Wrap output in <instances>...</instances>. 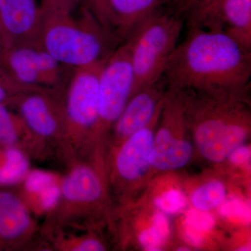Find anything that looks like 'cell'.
Wrapping results in <instances>:
<instances>
[{
    "label": "cell",
    "instance_id": "obj_1",
    "mask_svg": "<svg viewBox=\"0 0 251 251\" xmlns=\"http://www.w3.org/2000/svg\"><path fill=\"white\" fill-rule=\"evenodd\" d=\"M251 50L221 31L190 27L163 71L166 88L230 89L250 87Z\"/></svg>",
    "mask_w": 251,
    "mask_h": 251
},
{
    "label": "cell",
    "instance_id": "obj_2",
    "mask_svg": "<svg viewBox=\"0 0 251 251\" xmlns=\"http://www.w3.org/2000/svg\"><path fill=\"white\" fill-rule=\"evenodd\" d=\"M173 91L184 110L196 148L205 159L223 163L245 144L251 130L249 89Z\"/></svg>",
    "mask_w": 251,
    "mask_h": 251
},
{
    "label": "cell",
    "instance_id": "obj_3",
    "mask_svg": "<svg viewBox=\"0 0 251 251\" xmlns=\"http://www.w3.org/2000/svg\"><path fill=\"white\" fill-rule=\"evenodd\" d=\"M67 168L61 178L58 202L41 224L44 241L58 229L100 230L113 216V202L103 173L87 162Z\"/></svg>",
    "mask_w": 251,
    "mask_h": 251
},
{
    "label": "cell",
    "instance_id": "obj_4",
    "mask_svg": "<svg viewBox=\"0 0 251 251\" xmlns=\"http://www.w3.org/2000/svg\"><path fill=\"white\" fill-rule=\"evenodd\" d=\"M41 42L54 59L69 67H85L106 60L115 51V34L104 29L87 5L80 15L42 12Z\"/></svg>",
    "mask_w": 251,
    "mask_h": 251
},
{
    "label": "cell",
    "instance_id": "obj_5",
    "mask_svg": "<svg viewBox=\"0 0 251 251\" xmlns=\"http://www.w3.org/2000/svg\"><path fill=\"white\" fill-rule=\"evenodd\" d=\"M106 61L76 68L68 85L62 162L67 167L76 162H87L103 171L97 153V128L99 76Z\"/></svg>",
    "mask_w": 251,
    "mask_h": 251
},
{
    "label": "cell",
    "instance_id": "obj_6",
    "mask_svg": "<svg viewBox=\"0 0 251 251\" xmlns=\"http://www.w3.org/2000/svg\"><path fill=\"white\" fill-rule=\"evenodd\" d=\"M183 22L177 14L160 11L148 18L129 36L133 72L132 96L160 80L178 44Z\"/></svg>",
    "mask_w": 251,
    "mask_h": 251
},
{
    "label": "cell",
    "instance_id": "obj_7",
    "mask_svg": "<svg viewBox=\"0 0 251 251\" xmlns=\"http://www.w3.org/2000/svg\"><path fill=\"white\" fill-rule=\"evenodd\" d=\"M64 92H32L23 94L11 105L17 109L34 143L33 159L47 160L56 157L63 162L67 115Z\"/></svg>",
    "mask_w": 251,
    "mask_h": 251
},
{
    "label": "cell",
    "instance_id": "obj_8",
    "mask_svg": "<svg viewBox=\"0 0 251 251\" xmlns=\"http://www.w3.org/2000/svg\"><path fill=\"white\" fill-rule=\"evenodd\" d=\"M161 108L146 127L130 135L107 158L109 193L120 208L129 204L135 191L152 171L150 156Z\"/></svg>",
    "mask_w": 251,
    "mask_h": 251
},
{
    "label": "cell",
    "instance_id": "obj_9",
    "mask_svg": "<svg viewBox=\"0 0 251 251\" xmlns=\"http://www.w3.org/2000/svg\"><path fill=\"white\" fill-rule=\"evenodd\" d=\"M130 38L107 59L99 80L97 153L100 166L105 164V146L114 124L128 103L133 87Z\"/></svg>",
    "mask_w": 251,
    "mask_h": 251
},
{
    "label": "cell",
    "instance_id": "obj_10",
    "mask_svg": "<svg viewBox=\"0 0 251 251\" xmlns=\"http://www.w3.org/2000/svg\"><path fill=\"white\" fill-rule=\"evenodd\" d=\"M159 120L150 153V166L152 171H177L191 161L193 148L186 137L189 128L184 110L173 91L166 90Z\"/></svg>",
    "mask_w": 251,
    "mask_h": 251
},
{
    "label": "cell",
    "instance_id": "obj_11",
    "mask_svg": "<svg viewBox=\"0 0 251 251\" xmlns=\"http://www.w3.org/2000/svg\"><path fill=\"white\" fill-rule=\"evenodd\" d=\"M2 64L27 85L66 91L75 68L63 64L41 44L15 46L3 51Z\"/></svg>",
    "mask_w": 251,
    "mask_h": 251
},
{
    "label": "cell",
    "instance_id": "obj_12",
    "mask_svg": "<svg viewBox=\"0 0 251 251\" xmlns=\"http://www.w3.org/2000/svg\"><path fill=\"white\" fill-rule=\"evenodd\" d=\"M48 250L41 225L16 187H0V251Z\"/></svg>",
    "mask_w": 251,
    "mask_h": 251
},
{
    "label": "cell",
    "instance_id": "obj_13",
    "mask_svg": "<svg viewBox=\"0 0 251 251\" xmlns=\"http://www.w3.org/2000/svg\"><path fill=\"white\" fill-rule=\"evenodd\" d=\"M188 14V27L221 31L251 50V0H216Z\"/></svg>",
    "mask_w": 251,
    "mask_h": 251
},
{
    "label": "cell",
    "instance_id": "obj_14",
    "mask_svg": "<svg viewBox=\"0 0 251 251\" xmlns=\"http://www.w3.org/2000/svg\"><path fill=\"white\" fill-rule=\"evenodd\" d=\"M166 88L161 77L130 97L109 133L105 146V163L117 147L151 122L163 105Z\"/></svg>",
    "mask_w": 251,
    "mask_h": 251
},
{
    "label": "cell",
    "instance_id": "obj_15",
    "mask_svg": "<svg viewBox=\"0 0 251 251\" xmlns=\"http://www.w3.org/2000/svg\"><path fill=\"white\" fill-rule=\"evenodd\" d=\"M0 24L3 51L41 44L42 13L37 0H0Z\"/></svg>",
    "mask_w": 251,
    "mask_h": 251
},
{
    "label": "cell",
    "instance_id": "obj_16",
    "mask_svg": "<svg viewBox=\"0 0 251 251\" xmlns=\"http://www.w3.org/2000/svg\"><path fill=\"white\" fill-rule=\"evenodd\" d=\"M62 176L54 172L32 169L16 186L20 196L36 218L53 209L60 196Z\"/></svg>",
    "mask_w": 251,
    "mask_h": 251
},
{
    "label": "cell",
    "instance_id": "obj_17",
    "mask_svg": "<svg viewBox=\"0 0 251 251\" xmlns=\"http://www.w3.org/2000/svg\"><path fill=\"white\" fill-rule=\"evenodd\" d=\"M166 0H110L115 20V34L128 39L148 18L159 11Z\"/></svg>",
    "mask_w": 251,
    "mask_h": 251
},
{
    "label": "cell",
    "instance_id": "obj_18",
    "mask_svg": "<svg viewBox=\"0 0 251 251\" xmlns=\"http://www.w3.org/2000/svg\"><path fill=\"white\" fill-rule=\"evenodd\" d=\"M99 231L58 229L48 236L45 241L49 251H106V244L99 235Z\"/></svg>",
    "mask_w": 251,
    "mask_h": 251
},
{
    "label": "cell",
    "instance_id": "obj_19",
    "mask_svg": "<svg viewBox=\"0 0 251 251\" xmlns=\"http://www.w3.org/2000/svg\"><path fill=\"white\" fill-rule=\"evenodd\" d=\"M0 145L17 147L34 157V143L30 130L19 114L0 103Z\"/></svg>",
    "mask_w": 251,
    "mask_h": 251
},
{
    "label": "cell",
    "instance_id": "obj_20",
    "mask_svg": "<svg viewBox=\"0 0 251 251\" xmlns=\"http://www.w3.org/2000/svg\"><path fill=\"white\" fill-rule=\"evenodd\" d=\"M31 169V158L24 150L0 145V187H16Z\"/></svg>",
    "mask_w": 251,
    "mask_h": 251
},
{
    "label": "cell",
    "instance_id": "obj_21",
    "mask_svg": "<svg viewBox=\"0 0 251 251\" xmlns=\"http://www.w3.org/2000/svg\"><path fill=\"white\" fill-rule=\"evenodd\" d=\"M169 216L157 211L148 227L140 230L137 236L138 244L143 250L161 251L171 236Z\"/></svg>",
    "mask_w": 251,
    "mask_h": 251
},
{
    "label": "cell",
    "instance_id": "obj_22",
    "mask_svg": "<svg viewBox=\"0 0 251 251\" xmlns=\"http://www.w3.org/2000/svg\"><path fill=\"white\" fill-rule=\"evenodd\" d=\"M227 196V188L224 181L212 179L195 188L190 201L194 209L209 212L219 208Z\"/></svg>",
    "mask_w": 251,
    "mask_h": 251
},
{
    "label": "cell",
    "instance_id": "obj_23",
    "mask_svg": "<svg viewBox=\"0 0 251 251\" xmlns=\"http://www.w3.org/2000/svg\"><path fill=\"white\" fill-rule=\"evenodd\" d=\"M64 92L65 91L44 88L23 83L15 77L3 64H0V103L4 104L7 107H10L13 102L23 94L32 92L56 93Z\"/></svg>",
    "mask_w": 251,
    "mask_h": 251
},
{
    "label": "cell",
    "instance_id": "obj_24",
    "mask_svg": "<svg viewBox=\"0 0 251 251\" xmlns=\"http://www.w3.org/2000/svg\"><path fill=\"white\" fill-rule=\"evenodd\" d=\"M153 203L157 211L168 216L176 215L186 209L188 199L179 188H170L157 194Z\"/></svg>",
    "mask_w": 251,
    "mask_h": 251
},
{
    "label": "cell",
    "instance_id": "obj_25",
    "mask_svg": "<svg viewBox=\"0 0 251 251\" xmlns=\"http://www.w3.org/2000/svg\"><path fill=\"white\" fill-rule=\"evenodd\" d=\"M215 217L208 212L198 209H190L186 213L184 219L185 228L205 237L215 227Z\"/></svg>",
    "mask_w": 251,
    "mask_h": 251
},
{
    "label": "cell",
    "instance_id": "obj_26",
    "mask_svg": "<svg viewBox=\"0 0 251 251\" xmlns=\"http://www.w3.org/2000/svg\"><path fill=\"white\" fill-rule=\"evenodd\" d=\"M85 1L86 5L104 29L116 36L115 16L112 12L110 0H85Z\"/></svg>",
    "mask_w": 251,
    "mask_h": 251
},
{
    "label": "cell",
    "instance_id": "obj_27",
    "mask_svg": "<svg viewBox=\"0 0 251 251\" xmlns=\"http://www.w3.org/2000/svg\"><path fill=\"white\" fill-rule=\"evenodd\" d=\"M218 209L220 214L227 219L243 223L250 221V208L239 198H227Z\"/></svg>",
    "mask_w": 251,
    "mask_h": 251
},
{
    "label": "cell",
    "instance_id": "obj_28",
    "mask_svg": "<svg viewBox=\"0 0 251 251\" xmlns=\"http://www.w3.org/2000/svg\"><path fill=\"white\" fill-rule=\"evenodd\" d=\"M82 0H41V9L46 11L73 13Z\"/></svg>",
    "mask_w": 251,
    "mask_h": 251
},
{
    "label": "cell",
    "instance_id": "obj_29",
    "mask_svg": "<svg viewBox=\"0 0 251 251\" xmlns=\"http://www.w3.org/2000/svg\"><path fill=\"white\" fill-rule=\"evenodd\" d=\"M226 161H228L232 166L236 168L249 166L251 161L250 147L245 144L241 145L229 155Z\"/></svg>",
    "mask_w": 251,
    "mask_h": 251
},
{
    "label": "cell",
    "instance_id": "obj_30",
    "mask_svg": "<svg viewBox=\"0 0 251 251\" xmlns=\"http://www.w3.org/2000/svg\"><path fill=\"white\" fill-rule=\"evenodd\" d=\"M214 1H216V0H193L192 4L190 6L187 12H189L191 10L202 7V6H205L206 4H210Z\"/></svg>",
    "mask_w": 251,
    "mask_h": 251
},
{
    "label": "cell",
    "instance_id": "obj_31",
    "mask_svg": "<svg viewBox=\"0 0 251 251\" xmlns=\"http://www.w3.org/2000/svg\"><path fill=\"white\" fill-rule=\"evenodd\" d=\"M188 1H189V0H179L177 12H182L184 6H186V4H187ZM179 13H177V14H179Z\"/></svg>",
    "mask_w": 251,
    "mask_h": 251
},
{
    "label": "cell",
    "instance_id": "obj_32",
    "mask_svg": "<svg viewBox=\"0 0 251 251\" xmlns=\"http://www.w3.org/2000/svg\"><path fill=\"white\" fill-rule=\"evenodd\" d=\"M193 0H189L188 1L187 4H186V6H184V9H183V11L184 12H187L188 9H189L190 6H191V4H192Z\"/></svg>",
    "mask_w": 251,
    "mask_h": 251
},
{
    "label": "cell",
    "instance_id": "obj_33",
    "mask_svg": "<svg viewBox=\"0 0 251 251\" xmlns=\"http://www.w3.org/2000/svg\"><path fill=\"white\" fill-rule=\"evenodd\" d=\"M0 49H3L2 32H1V24H0Z\"/></svg>",
    "mask_w": 251,
    "mask_h": 251
},
{
    "label": "cell",
    "instance_id": "obj_34",
    "mask_svg": "<svg viewBox=\"0 0 251 251\" xmlns=\"http://www.w3.org/2000/svg\"><path fill=\"white\" fill-rule=\"evenodd\" d=\"M3 50L0 49V64H2Z\"/></svg>",
    "mask_w": 251,
    "mask_h": 251
}]
</instances>
